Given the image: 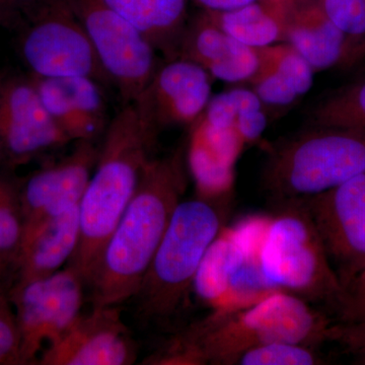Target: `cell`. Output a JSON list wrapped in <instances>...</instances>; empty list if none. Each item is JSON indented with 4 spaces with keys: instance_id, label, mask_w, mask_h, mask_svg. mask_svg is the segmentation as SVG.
<instances>
[{
    "instance_id": "7c38bea8",
    "label": "cell",
    "mask_w": 365,
    "mask_h": 365,
    "mask_svg": "<svg viewBox=\"0 0 365 365\" xmlns=\"http://www.w3.org/2000/svg\"><path fill=\"white\" fill-rule=\"evenodd\" d=\"M85 281L72 266L46 277L26 281L19 294L21 330L29 354L44 341L58 339L81 314Z\"/></svg>"
},
{
    "instance_id": "1f68e13d",
    "label": "cell",
    "mask_w": 365,
    "mask_h": 365,
    "mask_svg": "<svg viewBox=\"0 0 365 365\" xmlns=\"http://www.w3.org/2000/svg\"><path fill=\"white\" fill-rule=\"evenodd\" d=\"M263 1L268 2V4H273V6L287 7L290 6L294 0H263Z\"/></svg>"
},
{
    "instance_id": "ba28073f",
    "label": "cell",
    "mask_w": 365,
    "mask_h": 365,
    "mask_svg": "<svg viewBox=\"0 0 365 365\" xmlns=\"http://www.w3.org/2000/svg\"><path fill=\"white\" fill-rule=\"evenodd\" d=\"M21 51L38 78L85 76L102 86L113 85L66 0H46L32 16Z\"/></svg>"
},
{
    "instance_id": "4dcf8cb0",
    "label": "cell",
    "mask_w": 365,
    "mask_h": 365,
    "mask_svg": "<svg viewBox=\"0 0 365 365\" xmlns=\"http://www.w3.org/2000/svg\"><path fill=\"white\" fill-rule=\"evenodd\" d=\"M192 1L203 9V11H225L246 6L257 0H192Z\"/></svg>"
},
{
    "instance_id": "ffe728a7",
    "label": "cell",
    "mask_w": 365,
    "mask_h": 365,
    "mask_svg": "<svg viewBox=\"0 0 365 365\" xmlns=\"http://www.w3.org/2000/svg\"><path fill=\"white\" fill-rule=\"evenodd\" d=\"M79 237L78 206L26 225L21 240L25 248V282L63 268L73 258Z\"/></svg>"
},
{
    "instance_id": "d4e9b609",
    "label": "cell",
    "mask_w": 365,
    "mask_h": 365,
    "mask_svg": "<svg viewBox=\"0 0 365 365\" xmlns=\"http://www.w3.org/2000/svg\"><path fill=\"white\" fill-rule=\"evenodd\" d=\"M325 361L319 356L317 347L275 342L256 346L242 352L237 359V365H316Z\"/></svg>"
},
{
    "instance_id": "d6986e66",
    "label": "cell",
    "mask_w": 365,
    "mask_h": 365,
    "mask_svg": "<svg viewBox=\"0 0 365 365\" xmlns=\"http://www.w3.org/2000/svg\"><path fill=\"white\" fill-rule=\"evenodd\" d=\"M257 52L258 69L248 83L266 110L290 107L311 90L316 72L292 45L276 43Z\"/></svg>"
},
{
    "instance_id": "2e32d148",
    "label": "cell",
    "mask_w": 365,
    "mask_h": 365,
    "mask_svg": "<svg viewBox=\"0 0 365 365\" xmlns=\"http://www.w3.org/2000/svg\"><path fill=\"white\" fill-rule=\"evenodd\" d=\"M46 110L71 141H96L108 121L102 86L85 76L38 78L33 81Z\"/></svg>"
},
{
    "instance_id": "3957f363",
    "label": "cell",
    "mask_w": 365,
    "mask_h": 365,
    "mask_svg": "<svg viewBox=\"0 0 365 365\" xmlns=\"http://www.w3.org/2000/svg\"><path fill=\"white\" fill-rule=\"evenodd\" d=\"M335 319L297 295L274 292L249 306L217 309L179 333L197 365L235 364L269 343L318 347L330 341Z\"/></svg>"
},
{
    "instance_id": "7402d4cb",
    "label": "cell",
    "mask_w": 365,
    "mask_h": 365,
    "mask_svg": "<svg viewBox=\"0 0 365 365\" xmlns=\"http://www.w3.org/2000/svg\"><path fill=\"white\" fill-rule=\"evenodd\" d=\"M287 9L257 0L230 11H203L223 32L257 49L284 42Z\"/></svg>"
},
{
    "instance_id": "8fae6325",
    "label": "cell",
    "mask_w": 365,
    "mask_h": 365,
    "mask_svg": "<svg viewBox=\"0 0 365 365\" xmlns=\"http://www.w3.org/2000/svg\"><path fill=\"white\" fill-rule=\"evenodd\" d=\"M120 306L91 307L81 314L43 355L47 365H130L137 359L135 341L122 319Z\"/></svg>"
},
{
    "instance_id": "5bb4252c",
    "label": "cell",
    "mask_w": 365,
    "mask_h": 365,
    "mask_svg": "<svg viewBox=\"0 0 365 365\" xmlns=\"http://www.w3.org/2000/svg\"><path fill=\"white\" fill-rule=\"evenodd\" d=\"M0 95V136L16 158L58 150L71 143L50 116L34 83H13Z\"/></svg>"
},
{
    "instance_id": "cb8c5ba5",
    "label": "cell",
    "mask_w": 365,
    "mask_h": 365,
    "mask_svg": "<svg viewBox=\"0 0 365 365\" xmlns=\"http://www.w3.org/2000/svg\"><path fill=\"white\" fill-rule=\"evenodd\" d=\"M312 120L313 125L365 135V81L345 86L322 101L312 112Z\"/></svg>"
},
{
    "instance_id": "6da1fadb",
    "label": "cell",
    "mask_w": 365,
    "mask_h": 365,
    "mask_svg": "<svg viewBox=\"0 0 365 365\" xmlns=\"http://www.w3.org/2000/svg\"><path fill=\"white\" fill-rule=\"evenodd\" d=\"M188 174L187 144L146 165L88 283L91 307L120 306L133 299L184 196Z\"/></svg>"
},
{
    "instance_id": "d6a6232c",
    "label": "cell",
    "mask_w": 365,
    "mask_h": 365,
    "mask_svg": "<svg viewBox=\"0 0 365 365\" xmlns=\"http://www.w3.org/2000/svg\"><path fill=\"white\" fill-rule=\"evenodd\" d=\"M356 361L357 364H365V357H362V359H357Z\"/></svg>"
},
{
    "instance_id": "5b68a950",
    "label": "cell",
    "mask_w": 365,
    "mask_h": 365,
    "mask_svg": "<svg viewBox=\"0 0 365 365\" xmlns=\"http://www.w3.org/2000/svg\"><path fill=\"white\" fill-rule=\"evenodd\" d=\"M364 173V134L313 125L269 150L261 184L274 207L306 200Z\"/></svg>"
},
{
    "instance_id": "83f0119b",
    "label": "cell",
    "mask_w": 365,
    "mask_h": 365,
    "mask_svg": "<svg viewBox=\"0 0 365 365\" xmlns=\"http://www.w3.org/2000/svg\"><path fill=\"white\" fill-rule=\"evenodd\" d=\"M6 192L0 190V255L11 253L21 244L25 225L9 202Z\"/></svg>"
},
{
    "instance_id": "484cf974",
    "label": "cell",
    "mask_w": 365,
    "mask_h": 365,
    "mask_svg": "<svg viewBox=\"0 0 365 365\" xmlns=\"http://www.w3.org/2000/svg\"><path fill=\"white\" fill-rule=\"evenodd\" d=\"M324 13L355 42L364 41L365 0H318Z\"/></svg>"
},
{
    "instance_id": "7a4b0ae2",
    "label": "cell",
    "mask_w": 365,
    "mask_h": 365,
    "mask_svg": "<svg viewBox=\"0 0 365 365\" xmlns=\"http://www.w3.org/2000/svg\"><path fill=\"white\" fill-rule=\"evenodd\" d=\"M160 132L136 98L109 122L97 165L79 203L81 237L72 266L86 287L113 230L135 195Z\"/></svg>"
},
{
    "instance_id": "4fadbf2b",
    "label": "cell",
    "mask_w": 365,
    "mask_h": 365,
    "mask_svg": "<svg viewBox=\"0 0 365 365\" xmlns=\"http://www.w3.org/2000/svg\"><path fill=\"white\" fill-rule=\"evenodd\" d=\"M212 78L190 60L160 64L145 90L138 96L158 130L191 126L212 98Z\"/></svg>"
},
{
    "instance_id": "f1b7e54d",
    "label": "cell",
    "mask_w": 365,
    "mask_h": 365,
    "mask_svg": "<svg viewBox=\"0 0 365 365\" xmlns=\"http://www.w3.org/2000/svg\"><path fill=\"white\" fill-rule=\"evenodd\" d=\"M331 341L344 346L356 356V360L365 357V325L335 322Z\"/></svg>"
},
{
    "instance_id": "30bf717a",
    "label": "cell",
    "mask_w": 365,
    "mask_h": 365,
    "mask_svg": "<svg viewBox=\"0 0 365 365\" xmlns=\"http://www.w3.org/2000/svg\"><path fill=\"white\" fill-rule=\"evenodd\" d=\"M300 202L346 289L365 271V173Z\"/></svg>"
},
{
    "instance_id": "e575fe53",
    "label": "cell",
    "mask_w": 365,
    "mask_h": 365,
    "mask_svg": "<svg viewBox=\"0 0 365 365\" xmlns=\"http://www.w3.org/2000/svg\"><path fill=\"white\" fill-rule=\"evenodd\" d=\"M364 273H365V271H364ZM364 273H362V274H364Z\"/></svg>"
},
{
    "instance_id": "e0dca14e",
    "label": "cell",
    "mask_w": 365,
    "mask_h": 365,
    "mask_svg": "<svg viewBox=\"0 0 365 365\" xmlns=\"http://www.w3.org/2000/svg\"><path fill=\"white\" fill-rule=\"evenodd\" d=\"M179 58L190 60L213 79L230 83H248L259 66L257 49L223 32L204 11L188 21Z\"/></svg>"
},
{
    "instance_id": "9c48e42d",
    "label": "cell",
    "mask_w": 365,
    "mask_h": 365,
    "mask_svg": "<svg viewBox=\"0 0 365 365\" xmlns=\"http://www.w3.org/2000/svg\"><path fill=\"white\" fill-rule=\"evenodd\" d=\"M85 29L124 104L135 100L160 66L157 51L107 0H66Z\"/></svg>"
},
{
    "instance_id": "836d02e7",
    "label": "cell",
    "mask_w": 365,
    "mask_h": 365,
    "mask_svg": "<svg viewBox=\"0 0 365 365\" xmlns=\"http://www.w3.org/2000/svg\"><path fill=\"white\" fill-rule=\"evenodd\" d=\"M362 54H365V45L364 46V48H362Z\"/></svg>"
},
{
    "instance_id": "ac0fdd59",
    "label": "cell",
    "mask_w": 365,
    "mask_h": 365,
    "mask_svg": "<svg viewBox=\"0 0 365 365\" xmlns=\"http://www.w3.org/2000/svg\"><path fill=\"white\" fill-rule=\"evenodd\" d=\"M284 42L292 45L314 72L338 66L359 53L355 41L334 25L318 0H294L287 6Z\"/></svg>"
},
{
    "instance_id": "8992f818",
    "label": "cell",
    "mask_w": 365,
    "mask_h": 365,
    "mask_svg": "<svg viewBox=\"0 0 365 365\" xmlns=\"http://www.w3.org/2000/svg\"><path fill=\"white\" fill-rule=\"evenodd\" d=\"M258 251L262 277L271 292L297 295L332 309L345 287L304 203L274 206Z\"/></svg>"
},
{
    "instance_id": "603a6c76",
    "label": "cell",
    "mask_w": 365,
    "mask_h": 365,
    "mask_svg": "<svg viewBox=\"0 0 365 365\" xmlns=\"http://www.w3.org/2000/svg\"><path fill=\"white\" fill-rule=\"evenodd\" d=\"M202 116L209 124L234 132L242 145L257 143L268 125L265 106L248 88H235L211 98Z\"/></svg>"
},
{
    "instance_id": "4316f807",
    "label": "cell",
    "mask_w": 365,
    "mask_h": 365,
    "mask_svg": "<svg viewBox=\"0 0 365 365\" xmlns=\"http://www.w3.org/2000/svg\"><path fill=\"white\" fill-rule=\"evenodd\" d=\"M333 312L336 322L365 325V273L346 288Z\"/></svg>"
},
{
    "instance_id": "f546056e",
    "label": "cell",
    "mask_w": 365,
    "mask_h": 365,
    "mask_svg": "<svg viewBox=\"0 0 365 365\" xmlns=\"http://www.w3.org/2000/svg\"><path fill=\"white\" fill-rule=\"evenodd\" d=\"M19 345V336L9 318L0 314V362L14 354Z\"/></svg>"
},
{
    "instance_id": "52a82bcc",
    "label": "cell",
    "mask_w": 365,
    "mask_h": 365,
    "mask_svg": "<svg viewBox=\"0 0 365 365\" xmlns=\"http://www.w3.org/2000/svg\"><path fill=\"white\" fill-rule=\"evenodd\" d=\"M268 216L223 228L204 256L192 292L213 311L249 306L272 294L262 277L258 251Z\"/></svg>"
},
{
    "instance_id": "44dd1931",
    "label": "cell",
    "mask_w": 365,
    "mask_h": 365,
    "mask_svg": "<svg viewBox=\"0 0 365 365\" xmlns=\"http://www.w3.org/2000/svg\"><path fill=\"white\" fill-rule=\"evenodd\" d=\"M122 18L145 38L165 61L179 58L188 25V0H107Z\"/></svg>"
},
{
    "instance_id": "277c9868",
    "label": "cell",
    "mask_w": 365,
    "mask_h": 365,
    "mask_svg": "<svg viewBox=\"0 0 365 365\" xmlns=\"http://www.w3.org/2000/svg\"><path fill=\"white\" fill-rule=\"evenodd\" d=\"M230 209V192L180 201L132 299L141 319L163 325L179 313L204 256L227 227Z\"/></svg>"
},
{
    "instance_id": "9a60e30c",
    "label": "cell",
    "mask_w": 365,
    "mask_h": 365,
    "mask_svg": "<svg viewBox=\"0 0 365 365\" xmlns=\"http://www.w3.org/2000/svg\"><path fill=\"white\" fill-rule=\"evenodd\" d=\"M98 153L96 141H78L69 155L30 178L24 191L28 225L79 205Z\"/></svg>"
}]
</instances>
